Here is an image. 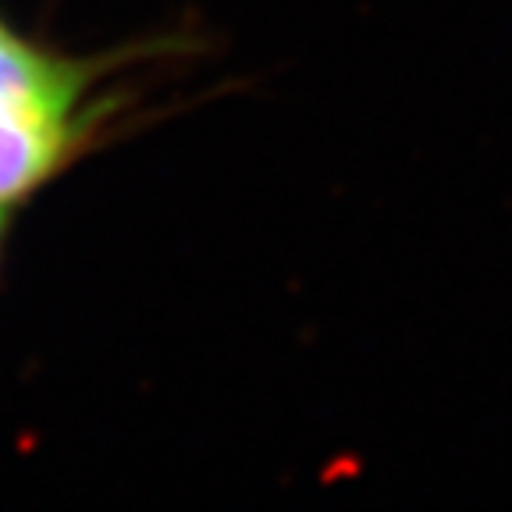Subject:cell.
<instances>
[{
    "label": "cell",
    "instance_id": "1",
    "mask_svg": "<svg viewBox=\"0 0 512 512\" xmlns=\"http://www.w3.org/2000/svg\"><path fill=\"white\" fill-rule=\"evenodd\" d=\"M132 54H64L0 15V107L25 100H96Z\"/></svg>",
    "mask_w": 512,
    "mask_h": 512
},
{
    "label": "cell",
    "instance_id": "2",
    "mask_svg": "<svg viewBox=\"0 0 512 512\" xmlns=\"http://www.w3.org/2000/svg\"><path fill=\"white\" fill-rule=\"evenodd\" d=\"M11 224H15V210H0V267H4V253H8Z\"/></svg>",
    "mask_w": 512,
    "mask_h": 512
}]
</instances>
